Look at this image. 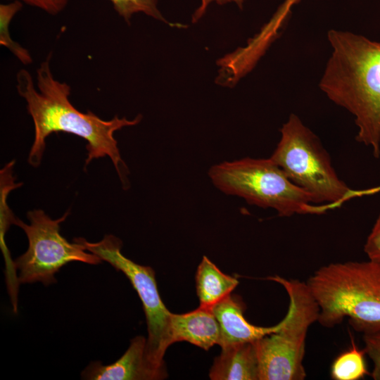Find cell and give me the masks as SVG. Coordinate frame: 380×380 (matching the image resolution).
Here are the masks:
<instances>
[{
	"instance_id": "obj_1",
	"label": "cell",
	"mask_w": 380,
	"mask_h": 380,
	"mask_svg": "<svg viewBox=\"0 0 380 380\" xmlns=\"http://www.w3.org/2000/svg\"><path fill=\"white\" fill-rule=\"evenodd\" d=\"M51 56L50 53L37 69V87L27 70H20L16 75L18 92L27 103L34 127L29 163L33 167L39 166L46 137L53 132H64L87 141L86 165L94 159L108 156L123 182L125 163L114 133L124 127L138 124L142 116L137 115L130 120L116 115L110 120H103L90 110L85 113L79 111L69 100L71 87L53 76Z\"/></svg>"
},
{
	"instance_id": "obj_2",
	"label": "cell",
	"mask_w": 380,
	"mask_h": 380,
	"mask_svg": "<svg viewBox=\"0 0 380 380\" xmlns=\"http://www.w3.org/2000/svg\"><path fill=\"white\" fill-rule=\"evenodd\" d=\"M332 52L320 80L328 98L355 116L356 140L380 156V42L331 30Z\"/></svg>"
},
{
	"instance_id": "obj_3",
	"label": "cell",
	"mask_w": 380,
	"mask_h": 380,
	"mask_svg": "<svg viewBox=\"0 0 380 380\" xmlns=\"http://www.w3.org/2000/svg\"><path fill=\"white\" fill-rule=\"evenodd\" d=\"M306 284L322 327H334L347 317L363 334L380 331V262H332L317 270Z\"/></svg>"
},
{
	"instance_id": "obj_4",
	"label": "cell",
	"mask_w": 380,
	"mask_h": 380,
	"mask_svg": "<svg viewBox=\"0 0 380 380\" xmlns=\"http://www.w3.org/2000/svg\"><path fill=\"white\" fill-rule=\"evenodd\" d=\"M281 138L270 158L317 205L327 210L355 198L337 175L331 158L317 137L295 114L280 129Z\"/></svg>"
},
{
	"instance_id": "obj_5",
	"label": "cell",
	"mask_w": 380,
	"mask_h": 380,
	"mask_svg": "<svg viewBox=\"0 0 380 380\" xmlns=\"http://www.w3.org/2000/svg\"><path fill=\"white\" fill-rule=\"evenodd\" d=\"M208 175L221 191L244 198L248 203L272 208L281 217L322 214L327 209L294 184L270 158H245L210 167Z\"/></svg>"
},
{
	"instance_id": "obj_6",
	"label": "cell",
	"mask_w": 380,
	"mask_h": 380,
	"mask_svg": "<svg viewBox=\"0 0 380 380\" xmlns=\"http://www.w3.org/2000/svg\"><path fill=\"white\" fill-rule=\"evenodd\" d=\"M267 279L280 284L289 298V310L279 329L254 341L259 380H303L305 339L309 327L317 322L319 308L306 282L278 275Z\"/></svg>"
},
{
	"instance_id": "obj_7",
	"label": "cell",
	"mask_w": 380,
	"mask_h": 380,
	"mask_svg": "<svg viewBox=\"0 0 380 380\" xmlns=\"http://www.w3.org/2000/svg\"><path fill=\"white\" fill-rule=\"evenodd\" d=\"M69 213L53 220L42 210H34L27 213L29 224L13 217L12 224L25 232L29 243L27 250L14 261L20 284L41 282L49 286L57 281L55 274L69 262L101 263L102 260L87 252L81 243H70L61 234L60 224Z\"/></svg>"
},
{
	"instance_id": "obj_8",
	"label": "cell",
	"mask_w": 380,
	"mask_h": 380,
	"mask_svg": "<svg viewBox=\"0 0 380 380\" xmlns=\"http://www.w3.org/2000/svg\"><path fill=\"white\" fill-rule=\"evenodd\" d=\"M73 240L122 272L129 280L142 302L146 316L148 358L156 365L164 366L163 357L171 345L170 329L172 313L165 307L159 294L154 270L125 257L121 252L122 241L112 234L105 235L97 242H89L82 237Z\"/></svg>"
},
{
	"instance_id": "obj_9",
	"label": "cell",
	"mask_w": 380,
	"mask_h": 380,
	"mask_svg": "<svg viewBox=\"0 0 380 380\" xmlns=\"http://www.w3.org/2000/svg\"><path fill=\"white\" fill-rule=\"evenodd\" d=\"M147 339L137 336L129 348L115 362L103 365L100 361L91 362L81 373L87 380H159L167 378L165 366L149 360L146 354Z\"/></svg>"
},
{
	"instance_id": "obj_10",
	"label": "cell",
	"mask_w": 380,
	"mask_h": 380,
	"mask_svg": "<svg viewBox=\"0 0 380 380\" xmlns=\"http://www.w3.org/2000/svg\"><path fill=\"white\" fill-rule=\"evenodd\" d=\"M244 303L240 298L232 294L212 308L220 325L218 345L221 348L238 343L255 341L277 331L281 324L280 322L270 327L253 325L244 317Z\"/></svg>"
},
{
	"instance_id": "obj_11",
	"label": "cell",
	"mask_w": 380,
	"mask_h": 380,
	"mask_svg": "<svg viewBox=\"0 0 380 380\" xmlns=\"http://www.w3.org/2000/svg\"><path fill=\"white\" fill-rule=\"evenodd\" d=\"M171 344L187 341L205 350L219 344L220 329L212 308H198L184 314L172 313L170 321Z\"/></svg>"
},
{
	"instance_id": "obj_12",
	"label": "cell",
	"mask_w": 380,
	"mask_h": 380,
	"mask_svg": "<svg viewBox=\"0 0 380 380\" xmlns=\"http://www.w3.org/2000/svg\"><path fill=\"white\" fill-rule=\"evenodd\" d=\"M213 380H259V367L254 341L222 348L210 370Z\"/></svg>"
},
{
	"instance_id": "obj_13",
	"label": "cell",
	"mask_w": 380,
	"mask_h": 380,
	"mask_svg": "<svg viewBox=\"0 0 380 380\" xmlns=\"http://www.w3.org/2000/svg\"><path fill=\"white\" fill-rule=\"evenodd\" d=\"M238 284L237 279L223 273L208 257H203L196 274L200 307L212 308L230 295Z\"/></svg>"
},
{
	"instance_id": "obj_14",
	"label": "cell",
	"mask_w": 380,
	"mask_h": 380,
	"mask_svg": "<svg viewBox=\"0 0 380 380\" xmlns=\"http://www.w3.org/2000/svg\"><path fill=\"white\" fill-rule=\"evenodd\" d=\"M365 348L359 349L352 339L351 348L341 353L333 362L331 377L334 380H358L369 372L367 369Z\"/></svg>"
},
{
	"instance_id": "obj_15",
	"label": "cell",
	"mask_w": 380,
	"mask_h": 380,
	"mask_svg": "<svg viewBox=\"0 0 380 380\" xmlns=\"http://www.w3.org/2000/svg\"><path fill=\"white\" fill-rule=\"evenodd\" d=\"M22 7L23 3L19 0L0 5V44L9 49L23 64L27 65L32 63L30 52L13 40L9 32L10 23Z\"/></svg>"
},
{
	"instance_id": "obj_16",
	"label": "cell",
	"mask_w": 380,
	"mask_h": 380,
	"mask_svg": "<svg viewBox=\"0 0 380 380\" xmlns=\"http://www.w3.org/2000/svg\"><path fill=\"white\" fill-rule=\"evenodd\" d=\"M116 12L129 23L132 16L143 13L154 19L168 23L158 7V0H109Z\"/></svg>"
},
{
	"instance_id": "obj_17",
	"label": "cell",
	"mask_w": 380,
	"mask_h": 380,
	"mask_svg": "<svg viewBox=\"0 0 380 380\" xmlns=\"http://www.w3.org/2000/svg\"><path fill=\"white\" fill-rule=\"evenodd\" d=\"M366 355L373 362L371 376L374 380H380V331L363 334Z\"/></svg>"
},
{
	"instance_id": "obj_18",
	"label": "cell",
	"mask_w": 380,
	"mask_h": 380,
	"mask_svg": "<svg viewBox=\"0 0 380 380\" xmlns=\"http://www.w3.org/2000/svg\"><path fill=\"white\" fill-rule=\"evenodd\" d=\"M364 251L369 260L380 262V213L367 237Z\"/></svg>"
},
{
	"instance_id": "obj_19",
	"label": "cell",
	"mask_w": 380,
	"mask_h": 380,
	"mask_svg": "<svg viewBox=\"0 0 380 380\" xmlns=\"http://www.w3.org/2000/svg\"><path fill=\"white\" fill-rule=\"evenodd\" d=\"M300 0H285L279 7L274 16L265 27V29L272 34H277V30L281 28L285 23L291 8L298 4Z\"/></svg>"
},
{
	"instance_id": "obj_20",
	"label": "cell",
	"mask_w": 380,
	"mask_h": 380,
	"mask_svg": "<svg viewBox=\"0 0 380 380\" xmlns=\"http://www.w3.org/2000/svg\"><path fill=\"white\" fill-rule=\"evenodd\" d=\"M28 5L40 8L51 15H56L66 6L68 0H20Z\"/></svg>"
},
{
	"instance_id": "obj_21",
	"label": "cell",
	"mask_w": 380,
	"mask_h": 380,
	"mask_svg": "<svg viewBox=\"0 0 380 380\" xmlns=\"http://www.w3.org/2000/svg\"><path fill=\"white\" fill-rule=\"evenodd\" d=\"M246 0H201V4L195 11L192 15V23H196L198 21L206 12L208 6L211 3H216L217 4H225L228 3H235L239 8H243V3Z\"/></svg>"
},
{
	"instance_id": "obj_22",
	"label": "cell",
	"mask_w": 380,
	"mask_h": 380,
	"mask_svg": "<svg viewBox=\"0 0 380 380\" xmlns=\"http://www.w3.org/2000/svg\"><path fill=\"white\" fill-rule=\"evenodd\" d=\"M379 192H380V185L363 190H356V196H369Z\"/></svg>"
}]
</instances>
